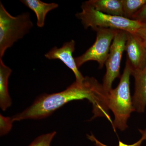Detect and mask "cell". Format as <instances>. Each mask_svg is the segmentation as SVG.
I'll return each instance as SVG.
<instances>
[{
  "mask_svg": "<svg viewBox=\"0 0 146 146\" xmlns=\"http://www.w3.org/2000/svg\"><path fill=\"white\" fill-rule=\"evenodd\" d=\"M127 32L118 30L113 39L108 56L106 62V72L103 80L102 85L108 94L112 89L115 79L120 77V67L125 46Z\"/></svg>",
  "mask_w": 146,
  "mask_h": 146,
  "instance_id": "8992f818",
  "label": "cell"
},
{
  "mask_svg": "<svg viewBox=\"0 0 146 146\" xmlns=\"http://www.w3.org/2000/svg\"><path fill=\"white\" fill-rule=\"evenodd\" d=\"M21 1L35 13L37 19L36 25L39 28L44 26L45 19L48 13L58 7V5L56 3H48L40 0H22Z\"/></svg>",
  "mask_w": 146,
  "mask_h": 146,
  "instance_id": "30bf717a",
  "label": "cell"
},
{
  "mask_svg": "<svg viewBox=\"0 0 146 146\" xmlns=\"http://www.w3.org/2000/svg\"><path fill=\"white\" fill-rule=\"evenodd\" d=\"M108 94L102 84L93 77L86 76L82 81H76L64 91L44 94L33 104L11 117L13 122L47 117L69 102L87 99L93 105V112L100 113L107 107Z\"/></svg>",
  "mask_w": 146,
  "mask_h": 146,
  "instance_id": "6da1fadb",
  "label": "cell"
},
{
  "mask_svg": "<svg viewBox=\"0 0 146 146\" xmlns=\"http://www.w3.org/2000/svg\"><path fill=\"white\" fill-rule=\"evenodd\" d=\"M86 2L100 12L112 16L123 17L121 0H89Z\"/></svg>",
  "mask_w": 146,
  "mask_h": 146,
  "instance_id": "7c38bea8",
  "label": "cell"
},
{
  "mask_svg": "<svg viewBox=\"0 0 146 146\" xmlns=\"http://www.w3.org/2000/svg\"><path fill=\"white\" fill-rule=\"evenodd\" d=\"M119 30L110 28H98L96 41L91 46L80 56L75 58L78 69L86 62L96 61L100 69L103 68L110 52V47Z\"/></svg>",
  "mask_w": 146,
  "mask_h": 146,
  "instance_id": "5b68a950",
  "label": "cell"
},
{
  "mask_svg": "<svg viewBox=\"0 0 146 146\" xmlns=\"http://www.w3.org/2000/svg\"><path fill=\"white\" fill-rule=\"evenodd\" d=\"M136 34L142 40L146 48V24H143Z\"/></svg>",
  "mask_w": 146,
  "mask_h": 146,
  "instance_id": "ac0fdd59",
  "label": "cell"
},
{
  "mask_svg": "<svg viewBox=\"0 0 146 146\" xmlns=\"http://www.w3.org/2000/svg\"><path fill=\"white\" fill-rule=\"evenodd\" d=\"M131 75V68L129 62L127 60L119 84L116 88L110 90L108 96V108L115 117L112 123L113 127L121 131L127 128L128 120L131 113L135 111L130 94Z\"/></svg>",
  "mask_w": 146,
  "mask_h": 146,
  "instance_id": "7a4b0ae2",
  "label": "cell"
},
{
  "mask_svg": "<svg viewBox=\"0 0 146 146\" xmlns=\"http://www.w3.org/2000/svg\"><path fill=\"white\" fill-rule=\"evenodd\" d=\"M139 131H140V132H141L142 136H141V139L139 141H137V142L133 144H131V145H127V144L123 143L121 141H119V145L117 146H142L141 145H142L143 141L146 140V129H145V130L139 129ZM88 137L91 141L94 142L97 146H108L103 144L101 142L99 141L93 134H91V135H88Z\"/></svg>",
  "mask_w": 146,
  "mask_h": 146,
  "instance_id": "9a60e30c",
  "label": "cell"
},
{
  "mask_svg": "<svg viewBox=\"0 0 146 146\" xmlns=\"http://www.w3.org/2000/svg\"><path fill=\"white\" fill-rule=\"evenodd\" d=\"M13 122L12 118L0 115V134L3 136L8 133L11 129Z\"/></svg>",
  "mask_w": 146,
  "mask_h": 146,
  "instance_id": "2e32d148",
  "label": "cell"
},
{
  "mask_svg": "<svg viewBox=\"0 0 146 146\" xmlns=\"http://www.w3.org/2000/svg\"><path fill=\"white\" fill-rule=\"evenodd\" d=\"M56 131L43 134L37 137L28 146H50L53 138L56 134Z\"/></svg>",
  "mask_w": 146,
  "mask_h": 146,
  "instance_id": "5bb4252c",
  "label": "cell"
},
{
  "mask_svg": "<svg viewBox=\"0 0 146 146\" xmlns=\"http://www.w3.org/2000/svg\"><path fill=\"white\" fill-rule=\"evenodd\" d=\"M33 27L30 14L24 13L13 16L0 2V59L6 50L22 39Z\"/></svg>",
  "mask_w": 146,
  "mask_h": 146,
  "instance_id": "277c9868",
  "label": "cell"
},
{
  "mask_svg": "<svg viewBox=\"0 0 146 146\" xmlns=\"http://www.w3.org/2000/svg\"><path fill=\"white\" fill-rule=\"evenodd\" d=\"M75 42L71 40L64 43L60 48L54 47L45 54V57L50 60L58 59L62 61L67 67L70 69L74 74L76 81H82L84 77L76 65L73 53L75 48Z\"/></svg>",
  "mask_w": 146,
  "mask_h": 146,
  "instance_id": "ba28073f",
  "label": "cell"
},
{
  "mask_svg": "<svg viewBox=\"0 0 146 146\" xmlns=\"http://www.w3.org/2000/svg\"><path fill=\"white\" fill-rule=\"evenodd\" d=\"M131 20L146 24V4L132 17Z\"/></svg>",
  "mask_w": 146,
  "mask_h": 146,
  "instance_id": "e0dca14e",
  "label": "cell"
},
{
  "mask_svg": "<svg viewBox=\"0 0 146 146\" xmlns=\"http://www.w3.org/2000/svg\"><path fill=\"white\" fill-rule=\"evenodd\" d=\"M135 80V90L132 102L135 111L144 113L146 107V66L141 71L131 74Z\"/></svg>",
  "mask_w": 146,
  "mask_h": 146,
  "instance_id": "9c48e42d",
  "label": "cell"
},
{
  "mask_svg": "<svg viewBox=\"0 0 146 146\" xmlns=\"http://www.w3.org/2000/svg\"><path fill=\"white\" fill-rule=\"evenodd\" d=\"M127 59L131 74L143 70L146 66V48L142 40L136 34L127 32L125 46Z\"/></svg>",
  "mask_w": 146,
  "mask_h": 146,
  "instance_id": "52a82bcc",
  "label": "cell"
},
{
  "mask_svg": "<svg viewBox=\"0 0 146 146\" xmlns=\"http://www.w3.org/2000/svg\"><path fill=\"white\" fill-rule=\"evenodd\" d=\"M82 11L76 14L84 28L95 30L98 28H110L136 33L142 25L139 21L130 20L121 16H112L98 11L86 1L82 3Z\"/></svg>",
  "mask_w": 146,
  "mask_h": 146,
  "instance_id": "3957f363",
  "label": "cell"
},
{
  "mask_svg": "<svg viewBox=\"0 0 146 146\" xmlns=\"http://www.w3.org/2000/svg\"><path fill=\"white\" fill-rule=\"evenodd\" d=\"M12 70L6 65L2 59H0V107L5 111L12 104L8 91L9 78Z\"/></svg>",
  "mask_w": 146,
  "mask_h": 146,
  "instance_id": "8fae6325",
  "label": "cell"
},
{
  "mask_svg": "<svg viewBox=\"0 0 146 146\" xmlns=\"http://www.w3.org/2000/svg\"><path fill=\"white\" fill-rule=\"evenodd\" d=\"M123 17L131 20L146 4V0H121Z\"/></svg>",
  "mask_w": 146,
  "mask_h": 146,
  "instance_id": "4fadbf2b",
  "label": "cell"
}]
</instances>
